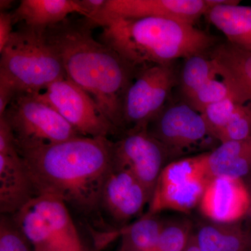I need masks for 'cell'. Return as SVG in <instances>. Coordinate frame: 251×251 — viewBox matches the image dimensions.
Segmentation results:
<instances>
[{"instance_id":"6da1fadb","label":"cell","mask_w":251,"mask_h":251,"mask_svg":"<svg viewBox=\"0 0 251 251\" xmlns=\"http://www.w3.org/2000/svg\"><path fill=\"white\" fill-rule=\"evenodd\" d=\"M112 145L113 141L105 137L77 136L19 153L36 196L59 198L84 217L99 221Z\"/></svg>"},{"instance_id":"7a4b0ae2","label":"cell","mask_w":251,"mask_h":251,"mask_svg":"<svg viewBox=\"0 0 251 251\" xmlns=\"http://www.w3.org/2000/svg\"><path fill=\"white\" fill-rule=\"evenodd\" d=\"M95 25L86 18L46 29V39L58 53L67 77L94 99L104 116L124 131V99L138 70L115 50L97 41Z\"/></svg>"},{"instance_id":"3957f363","label":"cell","mask_w":251,"mask_h":251,"mask_svg":"<svg viewBox=\"0 0 251 251\" xmlns=\"http://www.w3.org/2000/svg\"><path fill=\"white\" fill-rule=\"evenodd\" d=\"M99 39L137 70L209 54L221 41L193 25L165 18H110L99 23Z\"/></svg>"},{"instance_id":"277c9868","label":"cell","mask_w":251,"mask_h":251,"mask_svg":"<svg viewBox=\"0 0 251 251\" xmlns=\"http://www.w3.org/2000/svg\"><path fill=\"white\" fill-rule=\"evenodd\" d=\"M0 53V83L9 86L16 94H40L55 81L67 77L45 30L23 25L14 31Z\"/></svg>"},{"instance_id":"5b68a950","label":"cell","mask_w":251,"mask_h":251,"mask_svg":"<svg viewBox=\"0 0 251 251\" xmlns=\"http://www.w3.org/2000/svg\"><path fill=\"white\" fill-rule=\"evenodd\" d=\"M12 216L35 251H85L67 204L41 195Z\"/></svg>"},{"instance_id":"8992f818","label":"cell","mask_w":251,"mask_h":251,"mask_svg":"<svg viewBox=\"0 0 251 251\" xmlns=\"http://www.w3.org/2000/svg\"><path fill=\"white\" fill-rule=\"evenodd\" d=\"M1 116L12 130L18 152L81 136L39 94H16Z\"/></svg>"},{"instance_id":"52a82bcc","label":"cell","mask_w":251,"mask_h":251,"mask_svg":"<svg viewBox=\"0 0 251 251\" xmlns=\"http://www.w3.org/2000/svg\"><path fill=\"white\" fill-rule=\"evenodd\" d=\"M148 130L166 148L171 162L209 152L221 144L211 135L202 115L181 100L167 104Z\"/></svg>"},{"instance_id":"ba28073f","label":"cell","mask_w":251,"mask_h":251,"mask_svg":"<svg viewBox=\"0 0 251 251\" xmlns=\"http://www.w3.org/2000/svg\"><path fill=\"white\" fill-rule=\"evenodd\" d=\"M206 153L172 161L163 168L148 212L157 214L171 210L188 214L199 206L211 181L204 166Z\"/></svg>"},{"instance_id":"9c48e42d","label":"cell","mask_w":251,"mask_h":251,"mask_svg":"<svg viewBox=\"0 0 251 251\" xmlns=\"http://www.w3.org/2000/svg\"><path fill=\"white\" fill-rule=\"evenodd\" d=\"M178 77L179 69L175 63L138 71L124 99V131L148 128L169 103L172 92L177 87Z\"/></svg>"},{"instance_id":"30bf717a","label":"cell","mask_w":251,"mask_h":251,"mask_svg":"<svg viewBox=\"0 0 251 251\" xmlns=\"http://www.w3.org/2000/svg\"><path fill=\"white\" fill-rule=\"evenodd\" d=\"M39 96L81 136L108 138L120 135L94 99L67 77L55 81Z\"/></svg>"},{"instance_id":"8fae6325","label":"cell","mask_w":251,"mask_h":251,"mask_svg":"<svg viewBox=\"0 0 251 251\" xmlns=\"http://www.w3.org/2000/svg\"><path fill=\"white\" fill-rule=\"evenodd\" d=\"M171 162L166 148L149 133L148 128L125 130L113 142L112 164L131 173L151 199L158 176Z\"/></svg>"},{"instance_id":"7c38bea8","label":"cell","mask_w":251,"mask_h":251,"mask_svg":"<svg viewBox=\"0 0 251 251\" xmlns=\"http://www.w3.org/2000/svg\"><path fill=\"white\" fill-rule=\"evenodd\" d=\"M210 9L207 0H107L92 23L96 27L110 18H156L195 25Z\"/></svg>"},{"instance_id":"4fadbf2b","label":"cell","mask_w":251,"mask_h":251,"mask_svg":"<svg viewBox=\"0 0 251 251\" xmlns=\"http://www.w3.org/2000/svg\"><path fill=\"white\" fill-rule=\"evenodd\" d=\"M150 201L148 191L131 173L112 163L100 195V214L104 213L119 226H126L142 214Z\"/></svg>"},{"instance_id":"5bb4252c","label":"cell","mask_w":251,"mask_h":251,"mask_svg":"<svg viewBox=\"0 0 251 251\" xmlns=\"http://www.w3.org/2000/svg\"><path fill=\"white\" fill-rule=\"evenodd\" d=\"M202 215L210 221L232 224L247 218L249 195L244 180L218 177L206 186L199 204Z\"/></svg>"},{"instance_id":"9a60e30c","label":"cell","mask_w":251,"mask_h":251,"mask_svg":"<svg viewBox=\"0 0 251 251\" xmlns=\"http://www.w3.org/2000/svg\"><path fill=\"white\" fill-rule=\"evenodd\" d=\"M218 75L237 103H251V52L221 41L209 53Z\"/></svg>"},{"instance_id":"2e32d148","label":"cell","mask_w":251,"mask_h":251,"mask_svg":"<svg viewBox=\"0 0 251 251\" xmlns=\"http://www.w3.org/2000/svg\"><path fill=\"white\" fill-rule=\"evenodd\" d=\"M36 196L27 168L18 151L0 153L1 215H14Z\"/></svg>"},{"instance_id":"e0dca14e","label":"cell","mask_w":251,"mask_h":251,"mask_svg":"<svg viewBox=\"0 0 251 251\" xmlns=\"http://www.w3.org/2000/svg\"><path fill=\"white\" fill-rule=\"evenodd\" d=\"M204 166L210 180L218 177L249 179L251 176V138L220 144L206 153Z\"/></svg>"},{"instance_id":"ac0fdd59","label":"cell","mask_w":251,"mask_h":251,"mask_svg":"<svg viewBox=\"0 0 251 251\" xmlns=\"http://www.w3.org/2000/svg\"><path fill=\"white\" fill-rule=\"evenodd\" d=\"M75 13L87 17L78 0H22L12 13L13 23L14 25L23 23L27 27L46 30Z\"/></svg>"},{"instance_id":"d6986e66","label":"cell","mask_w":251,"mask_h":251,"mask_svg":"<svg viewBox=\"0 0 251 251\" xmlns=\"http://www.w3.org/2000/svg\"><path fill=\"white\" fill-rule=\"evenodd\" d=\"M241 221L232 224L210 221L200 225L194 234L200 251H250L251 229Z\"/></svg>"},{"instance_id":"ffe728a7","label":"cell","mask_w":251,"mask_h":251,"mask_svg":"<svg viewBox=\"0 0 251 251\" xmlns=\"http://www.w3.org/2000/svg\"><path fill=\"white\" fill-rule=\"evenodd\" d=\"M204 16L224 34L227 42L251 52V6L219 5L208 10Z\"/></svg>"},{"instance_id":"44dd1931","label":"cell","mask_w":251,"mask_h":251,"mask_svg":"<svg viewBox=\"0 0 251 251\" xmlns=\"http://www.w3.org/2000/svg\"><path fill=\"white\" fill-rule=\"evenodd\" d=\"M164 219L159 214L147 213L135 222L120 229L119 251H155Z\"/></svg>"},{"instance_id":"7402d4cb","label":"cell","mask_w":251,"mask_h":251,"mask_svg":"<svg viewBox=\"0 0 251 251\" xmlns=\"http://www.w3.org/2000/svg\"><path fill=\"white\" fill-rule=\"evenodd\" d=\"M183 60L179 69L177 85L181 99L219 76L215 64L209 54H195Z\"/></svg>"},{"instance_id":"603a6c76","label":"cell","mask_w":251,"mask_h":251,"mask_svg":"<svg viewBox=\"0 0 251 251\" xmlns=\"http://www.w3.org/2000/svg\"><path fill=\"white\" fill-rule=\"evenodd\" d=\"M193 223L187 216L164 219L155 251H185L194 235Z\"/></svg>"},{"instance_id":"cb8c5ba5","label":"cell","mask_w":251,"mask_h":251,"mask_svg":"<svg viewBox=\"0 0 251 251\" xmlns=\"http://www.w3.org/2000/svg\"><path fill=\"white\" fill-rule=\"evenodd\" d=\"M229 96L228 87L224 81L215 78L207 81L192 93L181 99V100L193 110L202 113L206 107L224 100Z\"/></svg>"},{"instance_id":"d4e9b609","label":"cell","mask_w":251,"mask_h":251,"mask_svg":"<svg viewBox=\"0 0 251 251\" xmlns=\"http://www.w3.org/2000/svg\"><path fill=\"white\" fill-rule=\"evenodd\" d=\"M251 138V103H238L230 120L218 136L220 143Z\"/></svg>"},{"instance_id":"484cf974","label":"cell","mask_w":251,"mask_h":251,"mask_svg":"<svg viewBox=\"0 0 251 251\" xmlns=\"http://www.w3.org/2000/svg\"><path fill=\"white\" fill-rule=\"evenodd\" d=\"M237 104V102L229 96L224 100H220L206 107L204 111L201 113L205 122L208 129L216 140L221 132L228 123Z\"/></svg>"},{"instance_id":"4316f807","label":"cell","mask_w":251,"mask_h":251,"mask_svg":"<svg viewBox=\"0 0 251 251\" xmlns=\"http://www.w3.org/2000/svg\"><path fill=\"white\" fill-rule=\"evenodd\" d=\"M0 251H35L11 215H1Z\"/></svg>"},{"instance_id":"83f0119b","label":"cell","mask_w":251,"mask_h":251,"mask_svg":"<svg viewBox=\"0 0 251 251\" xmlns=\"http://www.w3.org/2000/svg\"><path fill=\"white\" fill-rule=\"evenodd\" d=\"M13 25L12 14L8 12L0 13V52L4 49L11 34L14 32Z\"/></svg>"},{"instance_id":"f1b7e54d","label":"cell","mask_w":251,"mask_h":251,"mask_svg":"<svg viewBox=\"0 0 251 251\" xmlns=\"http://www.w3.org/2000/svg\"><path fill=\"white\" fill-rule=\"evenodd\" d=\"M244 181L245 182L246 186H247L248 192H249V211H248L247 219L251 221V176Z\"/></svg>"},{"instance_id":"f546056e","label":"cell","mask_w":251,"mask_h":251,"mask_svg":"<svg viewBox=\"0 0 251 251\" xmlns=\"http://www.w3.org/2000/svg\"><path fill=\"white\" fill-rule=\"evenodd\" d=\"M13 4H14V1H11V0H1L0 1L1 12H6V11L11 7Z\"/></svg>"},{"instance_id":"4dcf8cb0","label":"cell","mask_w":251,"mask_h":251,"mask_svg":"<svg viewBox=\"0 0 251 251\" xmlns=\"http://www.w3.org/2000/svg\"><path fill=\"white\" fill-rule=\"evenodd\" d=\"M185 251H200L199 248L198 247L197 243H196L195 234L193 236V237L191 238L189 244H188V246Z\"/></svg>"},{"instance_id":"1f68e13d","label":"cell","mask_w":251,"mask_h":251,"mask_svg":"<svg viewBox=\"0 0 251 251\" xmlns=\"http://www.w3.org/2000/svg\"></svg>"},{"instance_id":"d6a6232c","label":"cell","mask_w":251,"mask_h":251,"mask_svg":"<svg viewBox=\"0 0 251 251\" xmlns=\"http://www.w3.org/2000/svg\"><path fill=\"white\" fill-rule=\"evenodd\" d=\"M250 251H251V250Z\"/></svg>"}]
</instances>
